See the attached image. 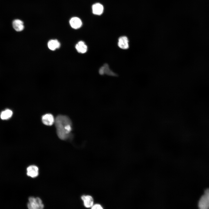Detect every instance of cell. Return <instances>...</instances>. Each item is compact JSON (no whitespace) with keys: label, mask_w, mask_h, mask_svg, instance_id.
I'll use <instances>...</instances> for the list:
<instances>
[{"label":"cell","mask_w":209,"mask_h":209,"mask_svg":"<svg viewBox=\"0 0 209 209\" xmlns=\"http://www.w3.org/2000/svg\"><path fill=\"white\" fill-rule=\"evenodd\" d=\"M118 45L119 48L123 49H127L129 47V41L126 36L120 37L118 39Z\"/></svg>","instance_id":"cell-5"},{"label":"cell","mask_w":209,"mask_h":209,"mask_svg":"<svg viewBox=\"0 0 209 209\" xmlns=\"http://www.w3.org/2000/svg\"><path fill=\"white\" fill-rule=\"evenodd\" d=\"M47 45L48 48L52 51H55L59 48L60 46V42L56 39L50 40L48 43Z\"/></svg>","instance_id":"cell-12"},{"label":"cell","mask_w":209,"mask_h":209,"mask_svg":"<svg viewBox=\"0 0 209 209\" xmlns=\"http://www.w3.org/2000/svg\"><path fill=\"white\" fill-rule=\"evenodd\" d=\"M81 198L83 201L84 205L86 207L90 208L93 205V199L91 196L84 195Z\"/></svg>","instance_id":"cell-10"},{"label":"cell","mask_w":209,"mask_h":209,"mask_svg":"<svg viewBox=\"0 0 209 209\" xmlns=\"http://www.w3.org/2000/svg\"><path fill=\"white\" fill-rule=\"evenodd\" d=\"M27 175L32 178H35L39 174L38 167L35 165H31L27 168Z\"/></svg>","instance_id":"cell-4"},{"label":"cell","mask_w":209,"mask_h":209,"mask_svg":"<svg viewBox=\"0 0 209 209\" xmlns=\"http://www.w3.org/2000/svg\"><path fill=\"white\" fill-rule=\"evenodd\" d=\"M12 111L9 109H6L3 111L0 115L1 118L3 120H6L10 118L12 115Z\"/></svg>","instance_id":"cell-14"},{"label":"cell","mask_w":209,"mask_h":209,"mask_svg":"<svg viewBox=\"0 0 209 209\" xmlns=\"http://www.w3.org/2000/svg\"><path fill=\"white\" fill-rule=\"evenodd\" d=\"M92 9L93 13L97 15H101L104 10L102 5L99 3H96L93 4Z\"/></svg>","instance_id":"cell-11"},{"label":"cell","mask_w":209,"mask_h":209,"mask_svg":"<svg viewBox=\"0 0 209 209\" xmlns=\"http://www.w3.org/2000/svg\"><path fill=\"white\" fill-rule=\"evenodd\" d=\"M54 122L58 137L62 140L67 139L69 137L70 134L67 132L65 127L68 125L72 124L70 118L67 116L60 115L56 117Z\"/></svg>","instance_id":"cell-1"},{"label":"cell","mask_w":209,"mask_h":209,"mask_svg":"<svg viewBox=\"0 0 209 209\" xmlns=\"http://www.w3.org/2000/svg\"><path fill=\"white\" fill-rule=\"evenodd\" d=\"M75 48L80 53H84L87 51V46L85 42L82 41L79 42L75 45Z\"/></svg>","instance_id":"cell-9"},{"label":"cell","mask_w":209,"mask_h":209,"mask_svg":"<svg viewBox=\"0 0 209 209\" xmlns=\"http://www.w3.org/2000/svg\"><path fill=\"white\" fill-rule=\"evenodd\" d=\"M99 73L100 75L106 73L111 75H116V74L109 69L108 65L107 64H105L103 66L100 68L99 70Z\"/></svg>","instance_id":"cell-13"},{"label":"cell","mask_w":209,"mask_h":209,"mask_svg":"<svg viewBox=\"0 0 209 209\" xmlns=\"http://www.w3.org/2000/svg\"><path fill=\"white\" fill-rule=\"evenodd\" d=\"M28 200L27 207L29 209H42L44 208L42 201L39 197H30Z\"/></svg>","instance_id":"cell-2"},{"label":"cell","mask_w":209,"mask_h":209,"mask_svg":"<svg viewBox=\"0 0 209 209\" xmlns=\"http://www.w3.org/2000/svg\"><path fill=\"white\" fill-rule=\"evenodd\" d=\"M69 24L72 28L75 29H78L81 27L82 23V21L79 18L74 17L70 19Z\"/></svg>","instance_id":"cell-7"},{"label":"cell","mask_w":209,"mask_h":209,"mask_svg":"<svg viewBox=\"0 0 209 209\" xmlns=\"http://www.w3.org/2000/svg\"><path fill=\"white\" fill-rule=\"evenodd\" d=\"M198 206L201 209L209 208V188L205 190L199 201Z\"/></svg>","instance_id":"cell-3"},{"label":"cell","mask_w":209,"mask_h":209,"mask_svg":"<svg viewBox=\"0 0 209 209\" xmlns=\"http://www.w3.org/2000/svg\"><path fill=\"white\" fill-rule=\"evenodd\" d=\"M91 208L92 209H103L101 205L99 204H96L94 205H93L91 207Z\"/></svg>","instance_id":"cell-15"},{"label":"cell","mask_w":209,"mask_h":209,"mask_svg":"<svg viewBox=\"0 0 209 209\" xmlns=\"http://www.w3.org/2000/svg\"><path fill=\"white\" fill-rule=\"evenodd\" d=\"M12 26L13 28L17 31L20 32L24 28L23 22L19 19H15L12 22Z\"/></svg>","instance_id":"cell-8"},{"label":"cell","mask_w":209,"mask_h":209,"mask_svg":"<svg viewBox=\"0 0 209 209\" xmlns=\"http://www.w3.org/2000/svg\"><path fill=\"white\" fill-rule=\"evenodd\" d=\"M55 120L53 116L51 114H46L42 117V122L46 125H52L54 122Z\"/></svg>","instance_id":"cell-6"}]
</instances>
